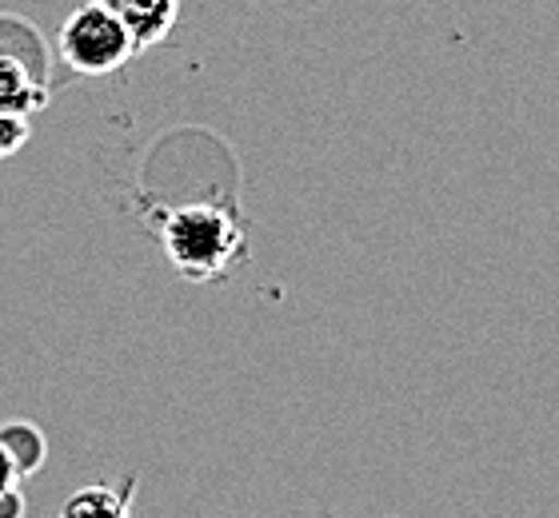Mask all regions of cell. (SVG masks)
Listing matches in <instances>:
<instances>
[{
	"instance_id": "1",
	"label": "cell",
	"mask_w": 559,
	"mask_h": 518,
	"mask_svg": "<svg viewBox=\"0 0 559 518\" xmlns=\"http://www.w3.org/2000/svg\"><path fill=\"white\" fill-rule=\"evenodd\" d=\"M160 243L168 264L180 276L192 279V284H209V279H221L240 260L245 231H240L233 212H224V207L185 204L168 212Z\"/></svg>"
},
{
	"instance_id": "2",
	"label": "cell",
	"mask_w": 559,
	"mask_h": 518,
	"mask_svg": "<svg viewBox=\"0 0 559 518\" xmlns=\"http://www.w3.org/2000/svg\"><path fill=\"white\" fill-rule=\"evenodd\" d=\"M132 57H136L132 36L100 0L81 4L60 24V60L81 76H108L120 64H129Z\"/></svg>"
},
{
	"instance_id": "3",
	"label": "cell",
	"mask_w": 559,
	"mask_h": 518,
	"mask_svg": "<svg viewBox=\"0 0 559 518\" xmlns=\"http://www.w3.org/2000/svg\"><path fill=\"white\" fill-rule=\"evenodd\" d=\"M48 104V69L45 45L24 40L21 48H0V116L33 120Z\"/></svg>"
},
{
	"instance_id": "4",
	"label": "cell",
	"mask_w": 559,
	"mask_h": 518,
	"mask_svg": "<svg viewBox=\"0 0 559 518\" xmlns=\"http://www.w3.org/2000/svg\"><path fill=\"white\" fill-rule=\"evenodd\" d=\"M132 36L136 52L160 45L164 36L173 33L176 16H180V0H100Z\"/></svg>"
},
{
	"instance_id": "5",
	"label": "cell",
	"mask_w": 559,
	"mask_h": 518,
	"mask_svg": "<svg viewBox=\"0 0 559 518\" xmlns=\"http://www.w3.org/2000/svg\"><path fill=\"white\" fill-rule=\"evenodd\" d=\"M132 486L136 479H124L120 486H84L64 503L60 518H129Z\"/></svg>"
},
{
	"instance_id": "6",
	"label": "cell",
	"mask_w": 559,
	"mask_h": 518,
	"mask_svg": "<svg viewBox=\"0 0 559 518\" xmlns=\"http://www.w3.org/2000/svg\"><path fill=\"white\" fill-rule=\"evenodd\" d=\"M0 447L9 450V459L16 462V474H21V479L40 471V462H45V455H48L45 431L33 423H24V419L0 426Z\"/></svg>"
},
{
	"instance_id": "7",
	"label": "cell",
	"mask_w": 559,
	"mask_h": 518,
	"mask_svg": "<svg viewBox=\"0 0 559 518\" xmlns=\"http://www.w3.org/2000/svg\"><path fill=\"white\" fill-rule=\"evenodd\" d=\"M24 140H28V120L24 116H0V160L21 152Z\"/></svg>"
},
{
	"instance_id": "8",
	"label": "cell",
	"mask_w": 559,
	"mask_h": 518,
	"mask_svg": "<svg viewBox=\"0 0 559 518\" xmlns=\"http://www.w3.org/2000/svg\"><path fill=\"white\" fill-rule=\"evenodd\" d=\"M0 518H24L21 486H9V491H0Z\"/></svg>"
},
{
	"instance_id": "9",
	"label": "cell",
	"mask_w": 559,
	"mask_h": 518,
	"mask_svg": "<svg viewBox=\"0 0 559 518\" xmlns=\"http://www.w3.org/2000/svg\"><path fill=\"white\" fill-rule=\"evenodd\" d=\"M21 483V474H16V462L9 459V450L0 447V491H9V486Z\"/></svg>"
}]
</instances>
